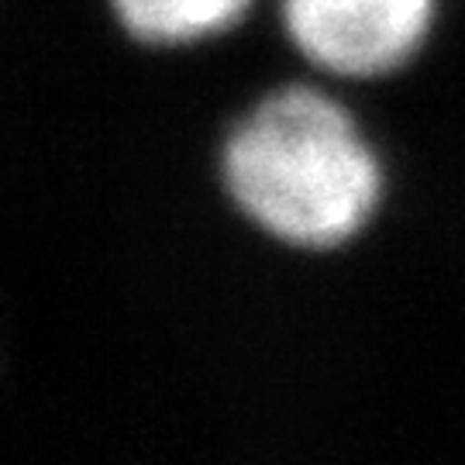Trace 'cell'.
Listing matches in <instances>:
<instances>
[{
  "label": "cell",
  "mask_w": 465,
  "mask_h": 465,
  "mask_svg": "<svg viewBox=\"0 0 465 465\" xmlns=\"http://www.w3.org/2000/svg\"><path fill=\"white\" fill-rule=\"evenodd\" d=\"M217 186L269 238L334 249L376 217L386 163L349 100L303 69L262 90L228 124Z\"/></svg>",
  "instance_id": "1"
},
{
  "label": "cell",
  "mask_w": 465,
  "mask_h": 465,
  "mask_svg": "<svg viewBox=\"0 0 465 465\" xmlns=\"http://www.w3.org/2000/svg\"><path fill=\"white\" fill-rule=\"evenodd\" d=\"M286 42L317 80H380L431 35L438 0H272Z\"/></svg>",
  "instance_id": "2"
},
{
  "label": "cell",
  "mask_w": 465,
  "mask_h": 465,
  "mask_svg": "<svg viewBox=\"0 0 465 465\" xmlns=\"http://www.w3.org/2000/svg\"><path fill=\"white\" fill-rule=\"evenodd\" d=\"M255 0H111L117 25L152 49H183L242 25Z\"/></svg>",
  "instance_id": "3"
}]
</instances>
